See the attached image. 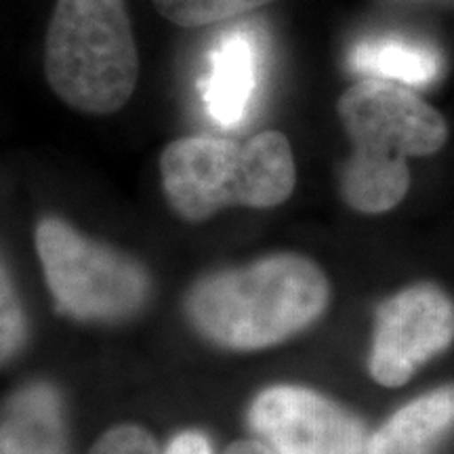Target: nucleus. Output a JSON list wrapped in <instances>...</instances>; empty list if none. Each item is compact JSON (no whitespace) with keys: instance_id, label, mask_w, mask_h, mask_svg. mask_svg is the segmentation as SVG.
Returning <instances> with one entry per match:
<instances>
[{"instance_id":"1","label":"nucleus","mask_w":454,"mask_h":454,"mask_svg":"<svg viewBox=\"0 0 454 454\" xmlns=\"http://www.w3.org/2000/svg\"><path fill=\"white\" fill-rule=\"evenodd\" d=\"M331 282L305 254L276 253L204 276L187 294V317L211 343L261 351L308 331L325 314Z\"/></svg>"},{"instance_id":"2","label":"nucleus","mask_w":454,"mask_h":454,"mask_svg":"<svg viewBox=\"0 0 454 454\" xmlns=\"http://www.w3.org/2000/svg\"><path fill=\"white\" fill-rule=\"evenodd\" d=\"M351 156L340 168V196L357 213L381 215L404 200L411 187L408 158L438 154L448 122L414 89L362 78L337 101Z\"/></svg>"},{"instance_id":"3","label":"nucleus","mask_w":454,"mask_h":454,"mask_svg":"<svg viewBox=\"0 0 454 454\" xmlns=\"http://www.w3.org/2000/svg\"><path fill=\"white\" fill-rule=\"evenodd\" d=\"M160 177L170 208L200 223L223 208L280 207L293 196L297 167L291 141L278 130L244 141L190 135L164 147Z\"/></svg>"},{"instance_id":"4","label":"nucleus","mask_w":454,"mask_h":454,"mask_svg":"<svg viewBox=\"0 0 454 454\" xmlns=\"http://www.w3.org/2000/svg\"><path fill=\"white\" fill-rule=\"evenodd\" d=\"M43 67L53 93L74 110H122L139 81V51L124 0H55Z\"/></svg>"},{"instance_id":"5","label":"nucleus","mask_w":454,"mask_h":454,"mask_svg":"<svg viewBox=\"0 0 454 454\" xmlns=\"http://www.w3.org/2000/svg\"><path fill=\"white\" fill-rule=\"evenodd\" d=\"M34 244L55 308L72 320H127L150 297V276L137 259L87 238L64 219L38 221Z\"/></svg>"},{"instance_id":"6","label":"nucleus","mask_w":454,"mask_h":454,"mask_svg":"<svg viewBox=\"0 0 454 454\" xmlns=\"http://www.w3.org/2000/svg\"><path fill=\"white\" fill-rule=\"evenodd\" d=\"M248 425L276 454H368L356 412L303 385H270L248 406Z\"/></svg>"},{"instance_id":"7","label":"nucleus","mask_w":454,"mask_h":454,"mask_svg":"<svg viewBox=\"0 0 454 454\" xmlns=\"http://www.w3.org/2000/svg\"><path fill=\"white\" fill-rule=\"evenodd\" d=\"M452 340L454 301L435 284H412L377 309L368 372L383 387H402Z\"/></svg>"},{"instance_id":"8","label":"nucleus","mask_w":454,"mask_h":454,"mask_svg":"<svg viewBox=\"0 0 454 454\" xmlns=\"http://www.w3.org/2000/svg\"><path fill=\"white\" fill-rule=\"evenodd\" d=\"M259 38L251 26H234L215 41L200 81L204 107L213 122L236 129L248 116L261 81Z\"/></svg>"},{"instance_id":"9","label":"nucleus","mask_w":454,"mask_h":454,"mask_svg":"<svg viewBox=\"0 0 454 454\" xmlns=\"http://www.w3.org/2000/svg\"><path fill=\"white\" fill-rule=\"evenodd\" d=\"M0 454H70L64 400L55 385L32 381L3 406Z\"/></svg>"},{"instance_id":"10","label":"nucleus","mask_w":454,"mask_h":454,"mask_svg":"<svg viewBox=\"0 0 454 454\" xmlns=\"http://www.w3.org/2000/svg\"><path fill=\"white\" fill-rule=\"evenodd\" d=\"M454 429V385L425 391L371 435L368 454H435Z\"/></svg>"},{"instance_id":"11","label":"nucleus","mask_w":454,"mask_h":454,"mask_svg":"<svg viewBox=\"0 0 454 454\" xmlns=\"http://www.w3.org/2000/svg\"><path fill=\"white\" fill-rule=\"evenodd\" d=\"M349 67L366 78L404 87H427L442 76L444 57L429 43L402 34L366 36L351 49Z\"/></svg>"},{"instance_id":"12","label":"nucleus","mask_w":454,"mask_h":454,"mask_svg":"<svg viewBox=\"0 0 454 454\" xmlns=\"http://www.w3.org/2000/svg\"><path fill=\"white\" fill-rule=\"evenodd\" d=\"M158 13L181 27H204L253 13L274 0H152Z\"/></svg>"},{"instance_id":"13","label":"nucleus","mask_w":454,"mask_h":454,"mask_svg":"<svg viewBox=\"0 0 454 454\" xmlns=\"http://www.w3.org/2000/svg\"><path fill=\"white\" fill-rule=\"evenodd\" d=\"M26 339V314L17 297L7 265H3V286H0V354L3 362L17 356Z\"/></svg>"},{"instance_id":"14","label":"nucleus","mask_w":454,"mask_h":454,"mask_svg":"<svg viewBox=\"0 0 454 454\" xmlns=\"http://www.w3.org/2000/svg\"><path fill=\"white\" fill-rule=\"evenodd\" d=\"M89 454H167L152 431L135 423H118L95 440Z\"/></svg>"},{"instance_id":"15","label":"nucleus","mask_w":454,"mask_h":454,"mask_svg":"<svg viewBox=\"0 0 454 454\" xmlns=\"http://www.w3.org/2000/svg\"><path fill=\"white\" fill-rule=\"evenodd\" d=\"M167 454H215V450L202 431L184 429L170 438Z\"/></svg>"},{"instance_id":"16","label":"nucleus","mask_w":454,"mask_h":454,"mask_svg":"<svg viewBox=\"0 0 454 454\" xmlns=\"http://www.w3.org/2000/svg\"><path fill=\"white\" fill-rule=\"evenodd\" d=\"M223 454H276L271 448L259 438H242L231 442Z\"/></svg>"}]
</instances>
